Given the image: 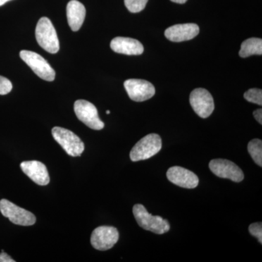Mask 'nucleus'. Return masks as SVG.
Listing matches in <instances>:
<instances>
[{
  "instance_id": "f257e3e1",
  "label": "nucleus",
  "mask_w": 262,
  "mask_h": 262,
  "mask_svg": "<svg viewBox=\"0 0 262 262\" xmlns=\"http://www.w3.org/2000/svg\"><path fill=\"white\" fill-rule=\"evenodd\" d=\"M133 213L138 225L145 230L158 234H165L170 230V226L168 221L158 215H151L143 205H135Z\"/></svg>"
},
{
  "instance_id": "f03ea898",
  "label": "nucleus",
  "mask_w": 262,
  "mask_h": 262,
  "mask_svg": "<svg viewBox=\"0 0 262 262\" xmlns=\"http://www.w3.org/2000/svg\"><path fill=\"white\" fill-rule=\"evenodd\" d=\"M38 44L45 51L55 54L59 51V40L56 29L49 18L43 17L38 21L35 31Z\"/></svg>"
},
{
  "instance_id": "7ed1b4c3",
  "label": "nucleus",
  "mask_w": 262,
  "mask_h": 262,
  "mask_svg": "<svg viewBox=\"0 0 262 262\" xmlns=\"http://www.w3.org/2000/svg\"><path fill=\"white\" fill-rule=\"evenodd\" d=\"M162 139L158 134H151L144 136L131 149L130 158L133 162L149 159L161 150Z\"/></svg>"
},
{
  "instance_id": "20e7f679",
  "label": "nucleus",
  "mask_w": 262,
  "mask_h": 262,
  "mask_svg": "<svg viewBox=\"0 0 262 262\" xmlns=\"http://www.w3.org/2000/svg\"><path fill=\"white\" fill-rule=\"evenodd\" d=\"M52 135L56 142L70 156L79 157L83 152V141L72 131L61 127H54L52 129Z\"/></svg>"
},
{
  "instance_id": "39448f33",
  "label": "nucleus",
  "mask_w": 262,
  "mask_h": 262,
  "mask_svg": "<svg viewBox=\"0 0 262 262\" xmlns=\"http://www.w3.org/2000/svg\"><path fill=\"white\" fill-rule=\"evenodd\" d=\"M20 56L38 77L49 82L55 80L56 72L40 55L33 51H21Z\"/></svg>"
},
{
  "instance_id": "423d86ee",
  "label": "nucleus",
  "mask_w": 262,
  "mask_h": 262,
  "mask_svg": "<svg viewBox=\"0 0 262 262\" xmlns=\"http://www.w3.org/2000/svg\"><path fill=\"white\" fill-rule=\"evenodd\" d=\"M76 116L93 130H102L104 123L98 117V110L92 103L85 100H77L74 105Z\"/></svg>"
},
{
  "instance_id": "0eeeda50",
  "label": "nucleus",
  "mask_w": 262,
  "mask_h": 262,
  "mask_svg": "<svg viewBox=\"0 0 262 262\" xmlns=\"http://www.w3.org/2000/svg\"><path fill=\"white\" fill-rule=\"evenodd\" d=\"M0 211L5 217L9 219L12 223L20 226H32L36 222L35 215L15 205L14 203L3 199L0 201Z\"/></svg>"
},
{
  "instance_id": "6e6552de",
  "label": "nucleus",
  "mask_w": 262,
  "mask_h": 262,
  "mask_svg": "<svg viewBox=\"0 0 262 262\" xmlns=\"http://www.w3.org/2000/svg\"><path fill=\"white\" fill-rule=\"evenodd\" d=\"M118 239L119 232L115 227L101 226L92 232L91 243L95 249L103 251L111 249Z\"/></svg>"
},
{
  "instance_id": "1a4fd4ad",
  "label": "nucleus",
  "mask_w": 262,
  "mask_h": 262,
  "mask_svg": "<svg viewBox=\"0 0 262 262\" xmlns=\"http://www.w3.org/2000/svg\"><path fill=\"white\" fill-rule=\"evenodd\" d=\"M189 102L194 113L202 118H207L214 110V101L209 91L196 89L191 93Z\"/></svg>"
},
{
  "instance_id": "9d476101",
  "label": "nucleus",
  "mask_w": 262,
  "mask_h": 262,
  "mask_svg": "<svg viewBox=\"0 0 262 262\" xmlns=\"http://www.w3.org/2000/svg\"><path fill=\"white\" fill-rule=\"evenodd\" d=\"M209 168L212 173L220 178L229 179L234 182H241L244 180V172L230 160H212L209 163Z\"/></svg>"
},
{
  "instance_id": "9b49d317",
  "label": "nucleus",
  "mask_w": 262,
  "mask_h": 262,
  "mask_svg": "<svg viewBox=\"0 0 262 262\" xmlns=\"http://www.w3.org/2000/svg\"><path fill=\"white\" fill-rule=\"evenodd\" d=\"M124 87L129 98L136 102H142L149 100L155 94L154 85L151 82L144 80H127L124 82Z\"/></svg>"
},
{
  "instance_id": "f8f14e48",
  "label": "nucleus",
  "mask_w": 262,
  "mask_h": 262,
  "mask_svg": "<svg viewBox=\"0 0 262 262\" xmlns=\"http://www.w3.org/2000/svg\"><path fill=\"white\" fill-rule=\"evenodd\" d=\"M167 177L175 185L186 189H194L199 184L198 176L182 167L174 166L169 168L167 172Z\"/></svg>"
},
{
  "instance_id": "ddd939ff",
  "label": "nucleus",
  "mask_w": 262,
  "mask_h": 262,
  "mask_svg": "<svg viewBox=\"0 0 262 262\" xmlns=\"http://www.w3.org/2000/svg\"><path fill=\"white\" fill-rule=\"evenodd\" d=\"M200 28L195 24H177L167 29L165 36L172 42L190 40L198 35Z\"/></svg>"
},
{
  "instance_id": "4468645a",
  "label": "nucleus",
  "mask_w": 262,
  "mask_h": 262,
  "mask_svg": "<svg viewBox=\"0 0 262 262\" xmlns=\"http://www.w3.org/2000/svg\"><path fill=\"white\" fill-rule=\"evenodd\" d=\"M20 168L29 179L38 185H48L50 182L49 173L46 165L37 161V160H31L25 161L20 163Z\"/></svg>"
},
{
  "instance_id": "2eb2a0df",
  "label": "nucleus",
  "mask_w": 262,
  "mask_h": 262,
  "mask_svg": "<svg viewBox=\"0 0 262 262\" xmlns=\"http://www.w3.org/2000/svg\"><path fill=\"white\" fill-rule=\"evenodd\" d=\"M110 47L115 53L127 56H139L144 51V46L139 40L129 37L114 38Z\"/></svg>"
},
{
  "instance_id": "dca6fc26",
  "label": "nucleus",
  "mask_w": 262,
  "mask_h": 262,
  "mask_svg": "<svg viewBox=\"0 0 262 262\" xmlns=\"http://www.w3.org/2000/svg\"><path fill=\"white\" fill-rule=\"evenodd\" d=\"M85 15V8L77 0H71L67 5V20L70 28L74 32L80 30L83 24Z\"/></svg>"
},
{
  "instance_id": "f3484780",
  "label": "nucleus",
  "mask_w": 262,
  "mask_h": 262,
  "mask_svg": "<svg viewBox=\"0 0 262 262\" xmlns=\"http://www.w3.org/2000/svg\"><path fill=\"white\" fill-rule=\"evenodd\" d=\"M253 55H262V39L260 38H249L241 45L239 52V56L241 58H247Z\"/></svg>"
},
{
  "instance_id": "a211bd4d",
  "label": "nucleus",
  "mask_w": 262,
  "mask_h": 262,
  "mask_svg": "<svg viewBox=\"0 0 262 262\" xmlns=\"http://www.w3.org/2000/svg\"><path fill=\"white\" fill-rule=\"evenodd\" d=\"M248 151L255 163L262 166V141L260 139H253L248 143Z\"/></svg>"
},
{
  "instance_id": "6ab92c4d",
  "label": "nucleus",
  "mask_w": 262,
  "mask_h": 262,
  "mask_svg": "<svg viewBox=\"0 0 262 262\" xmlns=\"http://www.w3.org/2000/svg\"><path fill=\"white\" fill-rule=\"evenodd\" d=\"M124 3L130 13H136L142 11L145 8L148 0H124Z\"/></svg>"
},
{
  "instance_id": "aec40b11",
  "label": "nucleus",
  "mask_w": 262,
  "mask_h": 262,
  "mask_svg": "<svg viewBox=\"0 0 262 262\" xmlns=\"http://www.w3.org/2000/svg\"><path fill=\"white\" fill-rule=\"evenodd\" d=\"M244 98L248 102L256 103L262 105V91L258 89H251L248 90L244 94Z\"/></svg>"
},
{
  "instance_id": "412c9836",
  "label": "nucleus",
  "mask_w": 262,
  "mask_h": 262,
  "mask_svg": "<svg viewBox=\"0 0 262 262\" xmlns=\"http://www.w3.org/2000/svg\"><path fill=\"white\" fill-rule=\"evenodd\" d=\"M249 232L253 237L258 239V242L262 244V224L259 223L251 224L249 226Z\"/></svg>"
},
{
  "instance_id": "4be33fe9",
  "label": "nucleus",
  "mask_w": 262,
  "mask_h": 262,
  "mask_svg": "<svg viewBox=\"0 0 262 262\" xmlns=\"http://www.w3.org/2000/svg\"><path fill=\"white\" fill-rule=\"evenodd\" d=\"M13 89V84L6 77L0 76V95L9 94Z\"/></svg>"
},
{
  "instance_id": "5701e85b",
  "label": "nucleus",
  "mask_w": 262,
  "mask_h": 262,
  "mask_svg": "<svg viewBox=\"0 0 262 262\" xmlns=\"http://www.w3.org/2000/svg\"><path fill=\"white\" fill-rule=\"evenodd\" d=\"M15 260L10 257L9 255L4 253V251H2L0 253V262H15Z\"/></svg>"
},
{
  "instance_id": "b1692460",
  "label": "nucleus",
  "mask_w": 262,
  "mask_h": 262,
  "mask_svg": "<svg viewBox=\"0 0 262 262\" xmlns=\"http://www.w3.org/2000/svg\"><path fill=\"white\" fill-rule=\"evenodd\" d=\"M253 116H254L255 119L257 120L258 122H259L260 124H262V110L261 108H258V110H255L253 113Z\"/></svg>"
},
{
  "instance_id": "393cba45",
  "label": "nucleus",
  "mask_w": 262,
  "mask_h": 262,
  "mask_svg": "<svg viewBox=\"0 0 262 262\" xmlns=\"http://www.w3.org/2000/svg\"><path fill=\"white\" fill-rule=\"evenodd\" d=\"M173 3H178V4H184L187 3V0H170Z\"/></svg>"
},
{
  "instance_id": "a878e982",
  "label": "nucleus",
  "mask_w": 262,
  "mask_h": 262,
  "mask_svg": "<svg viewBox=\"0 0 262 262\" xmlns=\"http://www.w3.org/2000/svg\"><path fill=\"white\" fill-rule=\"evenodd\" d=\"M9 1H10V0H0V6H3V5H5V3Z\"/></svg>"
},
{
  "instance_id": "bb28decb",
  "label": "nucleus",
  "mask_w": 262,
  "mask_h": 262,
  "mask_svg": "<svg viewBox=\"0 0 262 262\" xmlns=\"http://www.w3.org/2000/svg\"><path fill=\"white\" fill-rule=\"evenodd\" d=\"M106 114H107V115H110V110H107V111H106Z\"/></svg>"
}]
</instances>
